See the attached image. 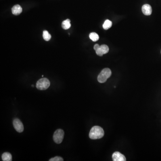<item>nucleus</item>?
Wrapping results in <instances>:
<instances>
[{
  "label": "nucleus",
  "instance_id": "nucleus-17",
  "mask_svg": "<svg viewBox=\"0 0 161 161\" xmlns=\"http://www.w3.org/2000/svg\"><path fill=\"white\" fill-rule=\"evenodd\" d=\"M32 87H34V85H32Z\"/></svg>",
  "mask_w": 161,
  "mask_h": 161
},
{
  "label": "nucleus",
  "instance_id": "nucleus-1",
  "mask_svg": "<svg viewBox=\"0 0 161 161\" xmlns=\"http://www.w3.org/2000/svg\"><path fill=\"white\" fill-rule=\"evenodd\" d=\"M104 135L103 129L99 126L92 127L89 133V137L91 139H98L102 138Z\"/></svg>",
  "mask_w": 161,
  "mask_h": 161
},
{
  "label": "nucleus",
  "instance_id": "nucleus-15",
  "mask_svg": "<svg viewBox=\"0 0 161 161\" xmlns=\"http://www.w3.org/2000/svg\"><path fill=\"white\" fill-rule=\"evenodd\" d=\"M63 158H62V157L59 156H56L54 157L53 158H51L49 161H63Z\"/></svg>",
  "mask_w": 161,
  "mask_h": 161
},
{
  "label": "nucleus",
  "instance_id": "nucleus-4",
  "mask_svg": "<svg viewBox=\"0 0 161 161\" xmlns=\"http://www.w3.org/2000/svg\"><path fill=\"white\" fill-rule=\"evenodd\" d=\"M64 137V132L62 129H57L54 133L53 139L56 144H60L62 143Z\"/></svg>",
  "mask_w": 161,
  "mask_h": 161
},
{
  "label": "nucleus",
  "instance_id": "nucleus-10",
  "mask_svg": "<svg viewBox=\"0 0 161 161\" xmlns=\"http://www.w3.org/2000/svg\"><path fill=\"white\" fill-rule=\"evenodd\" d=\"M1 157L3 161H11L12 160V155L8 152L3 153Z\"/></svg>",
  "mask_w": 161,
  "mask_h": 161
},
{
  "label": "nucleus",
  "instance_id": "nucleus-3",
  "mask_svg": "<svg viewBox=\"0 0 161 161\" xmlns=\"http://www.w3.org/2000/svg\"><path fill=\"white\" fill-rule=\"evenodd\" d=\"M50 85L49 80L47 78H42L38 80L36 83V88L39 90L44 91L48 88Z\"/></svg>",
  "mask_w": 161,
  "mask_h": 161
},
{
  "label": "nucleus",
  "instance_id": "nucleus-11",
  "mask_svg": "<svg viewBox=\"0 0 161 161\" xmlns=\"http://www.w3.org/2000/svg\"><path fill=\"white\" fill-rule=\"evenodd\" d=\"M71 23L70 20L69 19L64 20L62 23V27L64 29L67 30L70 28Z\"/></svg>",
  "mask_w": 161,
  "mask_h": 161
},
{
  "label": "nucleus",
  "instance_id": "nucleus-18",
  "mask_svg": "<svg viewBox=\"0 0 161 161\" xmlns=\"http://www.w3.org/2000/svg\"></svg>",
  "mask_w": 161,
  "mask_h": 161
},
{
  "label": "nucleus",
  "instance_id": "nucleus-2",
  "mask_svg": "<svg viewBox=\"0 0 161 161\" xmlns=\"http://www.w3.org/2000/svg\"><path fill=\"white\" fill-rule=\"evenodd\" d=\"M112 75L111 70L109 68H105L101 72L98 76V82L103 83L107 81V79L110 78Z\"/></svg>",
  "mask_w": 161,
  "mask_h": 161
},
{
  "label": "nucleus",
  "instance_id": "nucleus-12",
  "mask_svg": "<svg viewBox=\"0 0 161 161\" xmlns=\"http://www.w3.org/2000/svg\"><path fill=\"white\" fill-rule=\"evenodd\" d=\"M89 37H90L91 40H92L94 42L97 41L99 39V35L95 32H92V33H90V35H89Z\"/></svg>",
  "mask_w": 161,
  "mask_h": 161
},
{
  "label": "nucleus",
  "instance_id": "nucleus-9",
  "mask_svg": "<svg viewBox=\"0 0 161 161\" xmlns=\"http://www.w3.org/2000/svg\"><path fill=\"white\" fill-rule=\"evenodd\" d=\"M22 9L21 6L19 5H16L12 8V12L14 15H18L22 12Z\"/></svg>",
  "mask_w": 161,
  "mask_h": 161
},
{
  "label": "nucleus",
  "instance_id": "nucleus-16",
  "mask_svg": "<svg viewBox=\"0 0 161 161\" xmlns=\"http://www.w3.org/2000/svg\"><path fill=\"white\" fill-rule=\"evenodd\" d=\"M100 46L99 45V44H96L94 46V49H95V51L97 49H98V48L100 47Z\"/></svg>",
  "mask_w": 161,
  "mask_h": 161
},
{
  "label": "nucleus",
  "instance_id": "nucleus-8",
  "mask_svg": "<svg viewBox=\"0 0 161 161\" xmlns=\"http://www.w3.org/2000/svg\"><path fill=\"white\" fill-rule=\"evenodd\" d=\"M142 11L145 15H151L152 12V9L151 6L149 4H145L142 6Z\"/></svg>",
  "mask_w": 161,
  "mask_h": 161
},
{
  "label": "nucleus",
  "instance_id": "nucleus-13",
  "mask_svg": "<svg viewBox=\"0 0 161 161\" xmlns=\"http://www.w3.org/2000/svg\"><path fill=\"white\" fill-rule=\"evenodd\" d=\"M112 23L111 21L109 20H106L103 24V28L104 29L107 30L109 29V28L112 27Z\"/></svg>",
  "mask_w": 161,
  "mask_h": 161
},
{
  "label": "nucleus",
  "instance_id": "nucleus-14",
  "mask_svg": "<svg viewBox=\"0 0 161 161\" xmlns=\"http://www.w3.org/2000/svg\"><path fill=\"white\" fill-rule=\"evenodd\" d=\"M43 39L47 41H48L49 40H50L51 39V35L47 30H44L43 31Z\"/></svg>",
  "mask_w": 161,
  "mask_h": 161
},
{
  "label": "nucleus",
  "instance_id": "nucleus-7",
  "mask_svg": "<svg viewBox=\"0 0 161 161\" xmlns=\"http://www.w3.org/2000/svg\"><path fill=\"white\" fill-rule=\"evenodd\" d=\"M112 159L114 161H125L126 160L125 156L119 152H115L113 153Z\"/></svg>",
  "mask_w": 161,
  "mask_h": 161
},
{
  "label": "nucleus",
  "instance_id": "nucleus-5",
  "mask_svg": "<svg viewBox=\"0 0 161 161\" xmlns=\"http://www.w3.org/2000/svg\"><path fill=\"white\" fill-rule=\"evenodd\" d=\"M13 125L15 130L18 133H22L24 130L23 124L21 121L17 118L14 119V120Z\"/></svg>",
  "mask_w": 161,
  "mask_h": 161
},
{
  "label": "nucleus",
  "instance_id": "nucleus-6",
  "mask_svg": "<svg viewBox=\"0 0 161 161\" xmlns=\"http://www.w3.org/2000/svg\"><path fill=\"white\" fill-rule=\"evenodd\" d=\"M109 50V49L107 45L103 44L101 45L98 49L95 50V51L97 55L99 56H103V55L107 53L108 52Z\"/></svg>",
  "mask_w": 161,
  "mask_h": 161
}]
</instances>
